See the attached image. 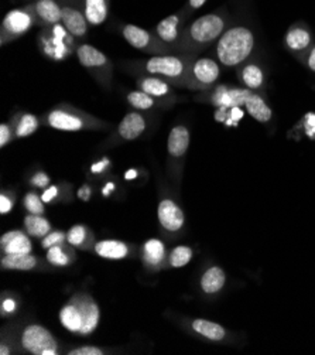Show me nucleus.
<instances>
[{
    "label": "nucleus",
    "instance_id": "obj_39",
    "mask_svg": "<svg viewBox=\"0 0 315 355\" xmlns=\"http://www.w3.org/2000/svg\"><path fill=\"white\" fill-rule=\"evenodd\" d=\"M15 202H16V196L13 193L2 191V194H0V214L2 216L9 214L15 207Z\"/></svg>",
    "mask_w": 315,
    "mask_h": 355
},
{
    "label": "nucleus",
    "instance_id": "obj_27",
    "mask_svg": "<svg viewBox=\"0 0 315 355\" xmlns=\"http://www.w3.org/2000/svg\"><path fill=\"white\" fill-rule=\"evenodd\" d=\"M81 5L91 26H102L108 20L111 12V0H81Z\"/></svg>",
    "mask_w": 315,
    "mask_h": 355
},
{
    "label": "nucleus",
    "instance_id": "obj_26",
    "mask_svg": "<svg viewBox=\"0 0 315 355\" xmlns=\"http://www.w3.org/2000/svg\"><path fill=\"white\" fill-rule=\"evenodd\" d=\"M9 123L13 128L16 139H24L31 136L33 133H36L43 122H42V118H39L34 114L17 112L12 116Z\"/></svg>",
    "mask_w": 315,
    "mask_h": 355
},
{
    "label": "nucleus",
    "instance_id": "obj_45",
    "mask_svg": "<svg viewBox=\"0 0 315 355\" xmlns=\"http://www.w3.org/2000/svg\"><path fill=\"white\" fill-rule=\"evenodd\" d=\"M58 196H60V187H58V186H48V187L43 191L42 198H43V201H44L46 204H50V202L55 201V200L58 198Z\"/></svg>",
    "mask_w": 315,
    "mask_h": 355
},
{
    "label": "nucleus",
    "instance_id": "obj_33",
    "mask_svg": "<svg viewBox=\"0 0 315 355\" xmlns=\"http://www.w3.org/2000/svg\"><path fill=\"white\" fill-rule=\"evenodd\" d=\"M127 103L132 106L133 110L138 112H147L152 110H167L165 105L157 101L156 98L150 96L149 94L143 91H130L126 96Z\"/></svg>",
    "mask_w": 315,
    "mask_h": 355
},
{
    "label": "nucleus",
    "instance_id": "obj_15",
    "mask_svg": "<svg viewBox=\"0 0 315 355\" xmlns=\"http://www.w3.org/2000/svg\"><path fill=\"white\" fill-rule=\"evenodd\" d=\"M62 19L61 24L71 33L78 42H82L88 37L89 23L84 13L81 0H60Z\"/></svg>",
    "mask_w": 315,
    "mask_h": 355
},
{
    "label": "nucleus",
    "instance_id": "obj_18",
    "mask_svg": "<svg viewBox=\"0 0 315 355\" xmlns=\"http://www.w3.org/2000/svg\"><path fill=\"white\" fill-rule=\"evenodd\" d=\"M136 85L140 91L149 94L150 96L164 103L165 108H171L177 102V94L172 89V85L160 77L140 76L136 81Z\"/></svg>",
    "mask_w": 315,
    "mask_h": 355
},
{
    "label": "nucleus",
    "instance_id": "obj_35",
    "mask_svg": "<svg viewBox=\"0 0 315 355\" xmlns=\"http://www.w3.org/2000/svg\"><path fill=\"white\" fill-rule=\"evenodd\" d=\"M191 259H192V248L180 245L168 252L167 266L168 268H183V266L188 265Z\"/></svg>",
    "mask_w": 315,
    "mask_h": 355
},
{
    "label": "nucleus",
    "instance_id": "obj_37",
    "mask_svg": "<svg viewBox=\"0 0 315 355\" xmlns=\"http://www.w3.org/2000/svg\"><path fill=\"white\" fill-rule=\"evenodd\" d=\"M66 242V234L62 231H51L50 234H47L43 239H42V248L46 251H48L50 248L57 246V245H62Z\"/></svg>",
    "mask_w": 315,
    "mask_h": 355
},
{
    "label": "nucleus",
    "instance_id": "obj_17",
    "mask_svg": "<svg viewBox=\"0 0 315 355\" xmlns=\"http://www.w3.org/2000/svg\"><path fill=\"white\" fill-rule=\"evenodd\" d=\"M286 49L301 61V58L314 46V35L309 27L304 21H297L291 24L285 35Z\"/></svg>",
    "mask_w": 315,
    "mask_h": 355
},
{
    "label": "nucleus",
    "instance_id": "obj_42",
    "mask_svg": "<svg viewBox=\"0 0 315 355\" xmlns=\"http://www.w3.org/2000/svg\"><path fill=\"white\" fill-rule=\"evenodd\" d=\"M300 125H303V133L309 139H315V114H307Z\"/></svg>",
    "mask_w": 315,
    "mask_h": 355
},
{
    "label": "nucleus",
    "instance_id": "obj_14",
    "mask_svg": "<svg viewBox=\"0 0 315 355\" xmlns=\"http://www.w3.org/2000/svg\"><path fill=\"white\" fill-rule=\"evenodd\" d=\"M249 91L251 89L248 88L218 85L209 91L201 92V95L195 96V101L214 105L218 106V108H237V106L244 105Z\"/></svg>",
    "mask_w": 315,
    "mask_h": 355
},
{
    "label": "nucleus",
    "instance_id": "obj_13",
    "mask_svg": "<svg viewBox=\"0 0 315 355\" xmlns=\"http://www.w3.org/2000/svg\"><path fill=\"white\" fill-rule=\"evenodd\" d=\"M190 16L186 15L181 10L172 13L159 21L156 27L153 28L154 34L157 35V39L163 43V46L170 51V54H176L181 42V35L183 31L187 26Z\"/></svg>",
    "mask_w": 315,
    "mask_h": 355
},
{
    "label": "nucleus",
    "instance_id": "obj_20",
    "mask_svg": "<svg viewBox=\"0 0 315 355\" xmlns=\"http://www.w3.org/2000/svg\"><path fill=\"white\" fill-rule=\"evenodd\" d=\"M140 258H142V263L146 268V270L152 273H157L167 266L168 262V252L163 241L150 238L147 239L142 248H140Z\"/></svg>",
    "mask_w": 315,
    "mask_h": 355
},
{
    "label": "nucleus",
    "instance_id": "obj_11",
    "mask_svg": "<svg viewBox=\"0 0 315 355\" xmlns=\"http://www.w3.org/2000/svg\"><path fill=\"white\" fill-rule=\"evenodd\" d=\"M33 26H36V20L27 6L8 12L0 26V46L19 40Z\"/></svg>",
    "mask_w": 315,
    "mask_h": 355
},
{
    "label": "nucleus",
    "instance_id": "obj_23",
    "mask_svg": "<svg viewBox=\"0 0 315 355\" xmlns=\"http://www.w3.org/2000/svg\"><path fill=\"white\" fill-rule=\"evenodd\" d=\"M93 252L103 258V259H111V261H119L129 258L136 254V248L118 239H103L95 243Z\"/></svg>",
    "mask_w": 315,
    "mask_h": 355
},
{
    "label": "nucleus",
    "instance_id": "obj_2",
    "mask_svg": "<svg viewBox=\"0 0 315 355\" xmlns=\"http://www.w3.org/2000/svg\"><path fill=\"white\" fill-rule=\"evenodd\" d=\"M195 54L176 53V54H161L152 55L147 60L129 61L125 62L126 67L133 74L140 76H154L168 81L172 87L187 88L188 74Z\"/></svg>",
    "mask_w": 315,
    "mask_h": 355
},
{
    "label": "nucleus",
    "instance_id": "obj_29",
    "mask_svg": "<svg viewBox=\"0 0 315 355\" xmlns=\"http://www.w3.org/2000/svg\"><path fill=\"white\" fill-rule=\"evenodd\" d=\"M190 326H191V331H194L195 334L201 336L205 340L214 341V343L224 341L228 336V331L225 327H222L218 323L205 320V318H194Z\"/></svg>",
    "mask_w": 315,
    "mask_h": 355
},
{
    "label": "nucleus",
    "instance_id": "obj_16",
    "mask_svg": "<svg viewBox=\"0 0 315 355\" xmlns=\"http://www.w3.org/2000/svg\"><path fill=\"white\" fill-rule=\"evenodd\" d=\"M147 118L138 111H133L125 115V118L118 125L115 133L111 136L108 144L119 145L125 141H132L142 136L147 129Z\"/></svg>",
    "mask_w": 315,
    "mask_h": 355
},
{
    "label": "nucleus",
    "instance_id": "obj_41",
    "mask_svg": "<svg viewBox=\"0 0 315 355\" xmlns=\"http://www.w3.org/2000/svg\"><path fill=\"white\" fill-rule=\"evenodd\" d=\"M51 183L50 175L46 171H37L30 177V184L37 189H47Z\"/></svg>",
    "mask_w": 315,
    "mask_h": 355
},
{
    "label": "nucleus",
    "instance_id": "obj_9",
    "mask_svg": "<svg viewBox=\"0 0 315 355\" xmlns=\"http://www.w3.org/2000/svg\"><path fill=\"white\" fill-rule=\"evenodd\" d=\"M191 135L186 125L174 126L167 140V166L172 179L177 183L181 182L186 156L190 148Z\"/></svg>",
    "mask_w": 315,
    "mask_h": 355
},
{
    "label": "nucleus",
    "instance_id": "obj_4",
    "mask_svg": "<svg viewBox=\"0 0 315 355\" xmlns=\"http://www.w3.org/2000/svg\"><path fill=\"white\" fill-rule=\"evenodd\" d=\"M253 31L246 26H232L225 30L215 44V55L224 67L237 68L249 61L255 51Z\"/></svg>",
    "mask_w": 315,
    "mask_h": 355
},
{
    "label": "nucleus",
    "instance_id": "obj_19",
    "mask_svg": "<svg viewBox=\"0 0 315 355\" xmlns=\"http://www.w3.org/2000/svg\"><path fill=\"white\" fill-rule=\"evenodd\" d=\"M157 216L163 231L170 235L179 234L186 223V216L181 207L171 198H163L159 202Z\"/></svg>",
    "mask_w": 315,
    "mask_h": 355
},
{
    "label": "nucleus",
    "instance_id": "obj_24",
    "mask_svg": "<svg viewBox=\"0 0 315 355\" xmlns=\"http://www.w3.org/2000/svg\"><path fill=\"white\" fill-rule=\"evenodd\" d=\"M0 250L3 255H21L31 254L33 243L28 234H24L19 230L9 231L0 238Z\"/></svg>",
    "mask_w": 315,
    "mask_h": 355
},
{
    "label": "nucleus",
    "instance_id": "obj_31",
    "mask_svg": "<svg viewBox=\"0 0 315 355\" xmlns=\"http://www.w3.org/2000/svg\"><path fill=\"white\" fill-rule=\"evenodd\" d=\"M2 269L5 270H34L42 265V261L31 254H21V255H3L2 257Z\"/></svg>",
    "mask_w": 315,
    "mask_h": 355
},
{
    "label": "nucleus",
    "instance_id": "obj_5",
    "mask_svg": "<svg viewBox=\"0 0 315 355\" xmlns=\"http://www.w3.org/2000/svg\"><path fill=\"white\" fill-rule=\"evenodd\" d=\"M42 118L44 126L62 132L109 130L112 125L69 103H60Z\"/></svg>",
    "mask_w": 315,
    "mask_h": 355
},
{
    "label": "nucleus",
    "instance_id": "obj_8",
    "mask_svg": "<svg viewBox=\"0 0 315 355\" xmlns=\"http://www.w3.org/2000/svg\"><path fill=\"white\" fill-rule=\"evenodd\" d=\"M77 57L81 65L103 89H111L114 78V64L107 55L96 47L82 43L77 47Z\"/></svg>",
    "mask_w": 315,
    "mask_h": 355
},
{
    "label": "nucleus",
    "instance_id": "obj_21",
    "mask_svg": "<svg viewBox=\"0 0 315 355\" xmlns=\"http://www.w3.org/2000/svg\"><path fill=\"white\" fill-rule=\"evenodd\" d=\"M36 20V26L42 28L61 23L62 12L60 0H33L26 5Z\"/></svg>",
    "mask_w": 315,
    "mask_h": 355
},
{
    "label": "nucleus",
    "instance_id": "obj_34",
    "mask_svg": "<svg viewBox=\"0 0 315 355\" xmlns=\"http://www.w3.org/2000/svg\"><path fill=\"white\" fill-rule=\"evenodd\" d=\"M24 228L31 238H40V239H43L47 234L53 231L51 230L53 227L47 218H44L43 216H34V214L26 216Z\"/></svg>",
    "mask_w": 315,
    "mask_h": 355
},
{
    "label": "nucleus",
    "instance_id": "obj_32",
    "mask_svg": "<svg viewBox=\"0 0 315 355\" xmlns=\"http://www.w3.org/2000/svg\"><path fill=\"white\" fill-rule=\"evenodd\" d=\"M77 259V254L74 251V246L68 242L62 245H57L50 248L47 251V262L54 268H65L73 265Z\"/></svg>",
    "mask_w": 315,
    "mask_h": 355
},
{
    "label": "nucleus",
    "instance_id": "obj_7",
    "mask_svg": "<svg viewBox=\"0 0 315 355\" xmlns=\"http://www.w3.org/2000/svg\"><path fill=\"white\" fill-rule=\"evenodd\" d=\"M40 53L50 61H65L77 53L78 40L61 23L43 28L37 35Z\"/></svg>",
    "mask_w": 315,
    "mask_h": 355
},
{
    "label": "nucleus",
    "instance_id": "obj_22",
    "mask_svg": "<svg viewBox=\"0 0 315 355\" xmlns=\"http://www.w3.org/2000/svg\"><path fill=\"white\" fill-rule=\"evenodd\" d=\"M239 81L244 85V88L252 89L264 95L266 88V76L260 64L255 61H246L237 67Z\"/></svg>",
    "mask_w": 315,
    "mask_h": 355
},
{
    "label": "nucleus",
    "instance_id": "obj_30",
    "mask_svg": "<svg viewBox=\"0 0 315 355\" xmlns=\"http://www.w3.org/2000/svg\"><path fill=\"white\" fill-rule=\"evenodd\" d=\"M66 242L81 251H93L95 235L87 225H74L66 232Z\"/></svg>",
    "mask_w": 315,
    "mask_h": 355
},
{
    "label": "nucleus",
    "instance_id": "obj_47",
    "mask_svg": "<svg viewBox=\"0 0 315 355\" xmlns=\"http://www.w3.org/2000/svg\"><path fill=\"white\" fill-rule=\"evenodd\" d=\"M17 310V303H16V300H13L12 297H8V299H5L3 297V300H2V315H10V314H13L15 311Z\"/></svg>",
    "mask_w": 315,
    "mask_h": 355
},
{
    "label": "nucleus",
    "instance_id": "obj_43",
    "mask_svg": "<svg viewBox=\"0 0 315 355\" xmlns=\"http://www.w3.org/2000/svg\"><path fill=\"white\" fill-rule=\"evenodd\" d=\"M205 3H206V0H187L186 5L183 6V12L191 17V16H192L197 10H199Z\"/></svg>",
    "mask_w": 315,
    "mask_h": 355
},
{
    "label": "nucleus",
    "instance_id": "obj_48",
    "mask_svg": "<svg viewBox=\"0 0 315 355\" xmlns=\"http://www.w3.org/2000/svg\"><path fill=\"white\" fill-rule=\"evenodd\" d=\"M91 193H92V191H91V189H89L88 186H84V187L78 191V197H80V198H82L84 201H88V200L91 198Z\"/></svg>",
    "mask_w": 315,
    "mask_h": 355
},
{
    "label": "nucleus",
    "instance_id": "obj_28",
    "mask_svg": "<svg viewBox=\"0 0 315 355\" xmlns=\"http://www.w3.org/2000/svg\"><path fill=\"white\" fill-rule=\"evenodd\" d=\"M226 283V273L222 268L219 266H211L208 268L201 280H199V286L202 293L209 295V296H214L218 295Z\"/></svg>",
    "mask_w": 315,
    "mask_h": 355
},
{
    "label": "nucleus",
    "instance_id": "obj_40",
    "mask_svg": "<svg viewBox=\"0 0 315 355\" xmlns=\"http://www.w3.org/2000/svg\"><path fill=\"white\" fill-rule=\"evenodd\" d=\"M13 139H16L13 128L10 126V123H2L0 125V148H6L8 145H10Z\"/></svg>",
    "mask_w": 315,
    "mask_h": 355
},
{
    "label": "nucleus",
    "instance_id": "obj_25",
    "mask_svg": "<svg viewBox=\"0 0 315 355\" xmlns=\"http://www.w3.org/2000/svg\"><path fill=\"white\" fill-rule=\"evenodd\" d=\"M243 108H246L248 114L260 123H269L273 118V111L266 101V96L252 89L249 91L246 101H244Z\"/></svg>",
    "mask_w": 315,
    "mask_h": 355
},
{
    "label": "nucleus",
    "instance_id": "obj_38",
    "mask_svg": "<svg viewBox=\"0 0 315 355\" xmlns=\"http://www.w3.org/2000/svg\"><path fill=\"white\" fill-rule=\"evenodd\" d=\"M68 355H105L108 354V351L100 347H93V345H84V347H77L69 349L66 352Z\"/></svg>",
    "mask_w": 315,
    "mask_h": 355
},
{
    "label": "nucleus",
    "instance_id": "obj_12",
    "mask_svg": "<svg viewBox=\"0 0 315 355\" xmlns=\"http://www.w3.org/2000/svg\"><path fill=\"white\" fill-rule=\"evenodd\" d=\"M119 31L122 34V37L136 50H140L152 55L170 54V51L157 39L154 31L146 30L143 27H138L130 23L119 24Z\"/></svg>",
    "mask_w": 315,
    "mask_h": 355
},
{
    "label": "nucleus",
    "instance_id": "obj_49",
    "mask_svg": "<svg viewBox=\"0 0 315 355\" xmlns=\"http://www.w3.org/2000/svg\"><path fill=\"white\" fill-rule=\"evenodd\" d=\"M30 2H33V0H30Z\"/></svg>",
    "mask_w": 315,
    "mask_h": 355
},
{
    "label": "nucleus",
    "instance_id": "obj_44",
    "mask_svg": "<svg viewBox=\"0 0 315 355\" xmlns=\"http://www.w3.org/2000/svg\"><path fill=\"white\" fill-rule=\"evenodd\" d=\"M111 166H112V163H111V160L109 159H102V160H99L98 163H95V164H92L91 166V173L92 174H103V173H107L109 168H111Z\"/></svg>",
    "mask_w": 315,
    "mask_h": 355
},
{
    "label": "nucleus",
    "instance_id": "obj_36",
    "mask_svg": "<svg viewBox=\"0 0 315 355\" xmlns=\"http://www.w3.org/2000/svg\"><path fill=\"white\" fill-rule=\"evenodd\" d=\"M24 208L27 209L28 214H34V216H44V201L43 198L34 191H30L26 194L24 197Z\"/></svg>",
    "mask_w": 315,
    "mask_h": 355
},
{
    "label": "nucleus",
    "instance_id": "obj_3",
    "mask_svg": "<svg viewBox=\"0 0 315 355\" xmlns=\"http://www.w3.org/2000/svg\"><path fill=\"white\" fill-rule=\"evenodd\" d=\"M100 309L88 293H77L60 310V322L65 330L78 336H89L99 326Z\"/></svg>",
    "mask_w": 315,
    "mask_h": 355
},
{
    "label": "nucleus",
    "instance_id": "obj_10",
    "mask_svg": "<svg viewBox=\"0 0 315 355\" xmlns=\"http://www.w3.org/2000/svg\"><path fill=\"white\" fill-rule=\"evenodd\" d=\"M221 77V67L214 58L197 55L191 64L187 89L195 92H205L213 89Z\"/></svg>",
    "mask_w": 315,
    "mask_h": 355
},
{
    "label": "nucleus",
    "instance_id": "obj_1",
    "mask_svg": "<svg viewBox=\"0 0 315 355\" xmlns=\"http://www.w3.org/2000/svg\"><path fill=\"white\" fill-rule=\"evenodd\" d=\"M231 15L226 8L201 16L192 23L187 24L177 53H187L199 55L202 51L217 44L221 35L229 27Z\"/></svg>",
    "mask_w": 315,
    "mask_h": 355
},
{
    "label": "nucleus",
    "instance_id": "obj_6",
    "mask_svg": "<svg viewBox=\"0 0 315 355\" xmlns=\"http://www.w3.org/2000/svg\"><path fill=\"white\" fill-rule=\"evenodd\" d=\"M10 337L17 351L31 355H57L60 354L58 340L42 324H27L19 331H12Z\"/></svg>",
    "mask_w": 315,
    "mask_h": 355
},
{
    "label": "nucleus",
    "instance_id": "obj_46",
    "mask_svg": "<svg viewBox=\"0 0 315 355\" xmlns=\"http://www.w3.org/2000/svg\"><path fill=\"white\" fill-rule=\"evenodd\" d=\"M301 62L308 68L311 69L312 73H315V44L309 49V51L301 58Z\"/></svg>",
    "mask_w": 315,
    "mask_h": 355
}]
</instances>
